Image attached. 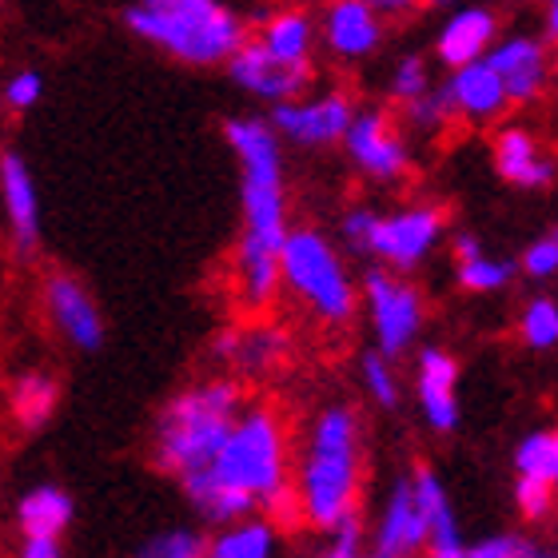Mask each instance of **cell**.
<instances>
[{
    "instance_id": "cell-6",
    "label": "cell",
    "mask_w": 558,
    "mask_h": 558,
    "mask_svg": "<svg viewBox=\"0 0 558 558\" xmlns=\"http://www.w3.org/2000/svg\"><path fill=\"white\" fill-rule=\"evenodd\" d=\"M211 475L259 502H268L276 490L288 487V478H283V430H279L276 415L271 411H247L244 418H235L232 435L211 463Z\"/></svg>"
},
{
    "instance_id": "cell-1",
    "label": "cell",
    "mask_w": 558,
    "mask_h": 558,
    "mask_svg": "<svg viewBox=\"0 0 558 558\" xmlns=\"http://www.w3.org/2000/svg\"><path fill=\"white\" fill-rule=\"evenodd\" d=\"M223 140L240 163L244 235L235 244V295L247 312H264L283 283L279 247L288 240V184H283V136L271 117H228Z\"/></svg>"
},
{
    "instance_id": "cell-31",
    "label": "cell",
    "mask_w": 558,
    "mask_h": 558,
    "mask_svg": "<svg viewBox=\"0 0 558 558\" xmlns=\"http://www.w3.org/2000/svg\"><path fill=\"white\" fill-rule=\"evenodd\" d=\"M363 384H367V391H372V399L379 408H396L399 403V384L387 351H367L363 355Z\"/></svg>"
},
{
    "instance_id": "cell-26",
    "label": "cell",
    "mask_w": 558,
    "mask_h": 558,
    "mask_svg": "<svg viewBox=\"0 0 558 558\" xmlns=\"http://www.w3.org/2000/svg\"><path fill=\"white\" fill-rule=\"evenodd\" d=\"M208 558H271V526L240 523L208 547Z\"/></svg>"
},
{
    "instance_id": "cell-25",
    "label": "cell",
    "mask_w": 558,
    "mask_h": 558,
    "mask_svg": "<svg viewBox=\"0 0 558 558\" xmlns=\"http://www.w3.org/2000/svg\"><path fill=\"white\" fill-rule=\"evenodd\" d=\"M454 264H459V288L478 291V295H487V291H502L514 276L511 259H495V256H487V252H475V256L454 259Z\"/></svg>"
},
{
    "instance_id": "cell-24",
    "label": "cell",
    "mask_w": 558,
    "mask_h": 558,
    "mask_svg": "<svg viewBox=\"0 0 558 558\" xmlns=\"http://www.w3.org/2000/svg\"><path fill=\"white\" fill-rule=\"evenodd\" d=\"M57 408V384L40 372H24L16 384H12V418L21 423L24 430H40L52 418Z\"/></svg>"
},
{
    "instance_id": "cell-15",
    "label": "cell",
    "mask_w": 558,
    "mask_h": 558,
    "mask_svg": "<svg viewBox=\"0 0 558 558\" xmlns=\"http://www.w3.org/2000/svg\"><path fill=\"white\" fill-rule=\"evenodd\" d=\"M0 199H4L12 252L33 256L36 244H40V196H36V180L24 156L12 148L0 156Z\"/></svg>"
},
{
    "instance_id": "cell-13",
    "label": "cell",
    "mask_w": 558,
    "mask_h": 558,
    "mask_svg": "<svg viewBox=\"0 0 558 558\" xmlns=\"http://www.w3.org/2000/svg\"><path fill=\"white\" fill-rule=\"evenodd\" d=\"M319 45L343 64H360L384 45V12L375 0H327L319 12Z\"/></svg>"
},
{
    "instance_id": "cell-35",
    "label": "cell",
    "mask_w": 558,
    "mask_h": 558,
    "mask_svg": "<svg viewBox=\"0 0 558 558\" xmlns=\"http://www.w3.org/2000/svg\"><path fill=\"white\" fill-rule=\"evenodd\" d=\"M523 271L531 279H550L558 276V232L538 235L535 244L523 252Z\"/></svg>"
},
{
    "instance_id": "cell-2",
    "label": "cell",
    "mask_w": 558,
    "mask_h": 558,
    "mask_svg": "<svg viewBox=\"0 0 558 558\" xmlns=\"http://www.w3.org/2000/svg\"><path fill=\"white\" fill-rule=\"evenodd\" d=\"M124 24L136 40L192 69H220L252 36V21L232 0H132Z\"/></svg>"
},
{
    "instance_id": "cell-8",
    "label": "cell",
    "mask_w": 558,
    "mask_h": 558,
    "mask_svg": "<svg viewBox=\"0 0 558 558\" xmlns=\"http://www.w3.org/2000/svg\"><path fill=\"white\" fill-rule=\"evenodd\" d=\"M363 300H367V315H372L375 339L379 351H387L391 360L415 343L418 327H423V300L411 288L408 279H399L391 268H372L363 276Z\"/></svg>"
},
{
    "instance_id": "cell-23",
    "label": "cell",
    "mask_w": 558,
    "mask_h": 558,
    "mask_svg": "<svg viewBox=\"0 0 558 558\" xmlns=\"http://www.w3.org/2000/svg\"><path fill=\"white\" fill-rule=\"evenodd\" d=\"M72 523V499L60 487L28 490L16 507V526L24 538H57Z\"/></svg>"
},
{
    "instance_id": "cell-29",
    "label": "cell",
    "mask_w": 558,
    "mask_h": 558,
    "mask_svg": "<svg viewBox=\"0 0 558 558\" xmlns=\"http://www.w3.org/2000/svg\"><path fill=\"white\" fill-rule=\"evenodd\" d=\"M519 336H523L526 348L535 351H547L558 343V303L547 300V295H538L523 307L519 315Z\"/></svg>"
},
{
    "instance_id": "cell-39",
    "label": "cell",
    "mask_w": 558,
    "mask_h": 558,
    "mask_svg": "<svg viewBox=\"0 0 558 558\" xmlns=\"http://www.w3.org/2000/svg\"><path fill=\"white\" fill-rule=\"evenodd\" d=\"M430 0H375V9L384 12V21H399V16H415L418 9H427Z\"/></svg>"
},
{
    "instance_id": "cell-19",
    "label": "cell",
    "mask_w": 558,
    "mask_h": 558,
    "mask_svg": "<svg viewBox=\"0 0 558 558\" xmlns=\"http://www.w3.org/2000/svg\"><path fill=\"white\" fill-rule=\"evenodd\" d=\"M495 168L507 184L526 187V192H538L555 180V156L523 124H507L495 132Z\"/></svg>"
},
{
    "instance_id": "cell-21",
    "label": "cell",
    "mask_w": 558,
    "mask_h": 558,
    "mask_svg": "<svg viewBox=\"0 0 558 558\" xmlns=\"http://www.w3.org/2000/svg\"><path fill=\"white\" fill-rule=\"evenodd\" d=\"M256 40L288 64H312L319 45V21H312V12L303 9H276L259 21Z\"/></svg>"
},
{
    "instance_id": "cell-37",
    "label": "cell",
    "mask_w": 558,
    "mask_h": 558,
    "mask_svg": "<svg viewBox=\"0 0 558 558\" xmlns=\"http://www.w3.org/2000/svg\"><path fill=\"white\" fill-rule=\"evenodd\" d=\"M324 558H363L360 555V514L348 511L331 526V547H327Z\"/></svg>"
},
{
    "instance_id": "cell-43",
    "label": "cell",
    "mask_w": 558,
    "mask_h": 558,
    "mask_svg": "<svg viewBox=\"0 0 558 558\" xmlns=\"http://www.w3.org/2000/svg\"><path fill=\"white\" fill-rule=\"evenodd\" d=\"M430 4H439V9H442V4H454V0H430Z\"/></svg>"
},
{
    "instance_id": "cell-40",
    "label": "cell",
    "mask_w": 558,
    "mask_h": 558,
    "mask_svg": "<svg viewBox=\"0 0 558 558\" xmlns=\"http://www.w3.org/2000/svg\"><path fill=\"white\" fill-rule=\"evenodd\" d=\"M16 558H60V543L57 538H24Z\"/></svg>"
},
{
    "instance_id": "cell-28",
    "label": "cell",
    "mask_w": 558,
    "mask_h": 558,
    "mask_svg": "<svg viewBox=\"0 0 558 558\" xmlns=\"http://www.w3.org/2000/svg\"><path fill=\"white\" fill-rule=\"evenodd\" d=\"M435 84H430V69H427V57H418V52H408V57L396 60V69H391V81H387V96L396 100L399 108L415 105L418 96H427Z\"/></svg>"
},
{
    "instance_id": "cell-41",
    "label": "cell",
    "mask_w": 558,
    "mask_h": 558,
    "mask_svg": "<svg viewBox=\"0 0 558 558\" xmlns=\"http://www.w3.org/2000/svg\"><path fill=\"white\" fill-rule=\"evenodd\" d=\"M543 33L558 45V0H543Z\"/></svg>"
},
{
    "instance_id": "cell-9",
    "label": "cell",
    "mask_w": 558,
    "mask_h": 558,
    "mask_svg": "<svg viewBox=\"0 0 558 558\" xmlns=\"http://www.w3.org/2000/svg\"><path fill=\"white\" fill-rule=\"evenodd\" d=\"M343 151H348L351 168L375 180V184H396L411 168L408 136L399 132V124L387 117L384 108H360L355 112Z\"/></svg>"
},
{
    "instance_id": "cell-38",
    "label": "cell",
    "mask_w": 558,
    "mask_h": 558,
    "mask_svg": "<svg viewBox=\"0 0 558 558\" xmlns=\"http://www.w3.org/2000/svg\"><path fill=\"white\" fill-rule=\"evenodd\" d=\"M523 555H526V543L514 535L487 538V543H478V547L466 550V558H523Z\"/></svg>"
},
{
    "instance_id": "cell-42",
    "label": "cell",
    "mask_w": 558,
    "mask_h": 558,
    "mask_svg": "<svg viewBox=\"0 0 558 558\" xmlns=\"http://www.w3.org/2000/svg\"><path fill=\"white\" fill-rule=\"evenodd\" d=\"M523 558H558L555 550H538V547H531V543H526V555Z\"/></svg>"
},
{
    "instance_id": "cell-7",
    "label": "cell",
    "mask_w": 558,
    "mask_h": 558,
    "mask_svg": "<svg viewBox=\"0 0 558 558\" xmlns=\"http://www.w3.org/2000/svg\"><path fill=\"white\" fill-rule=\"evenodd\" d=\"M355 100L343 88H319V93H307L288 100V105L271 108V124L283 136V144H295V148H336L343 144L351 132V120H355Z\"/></svg>"
},
{
    "instance_id": "cell-46",
    "label": "cell",
    "mask_w": 558,
    "mask_h": 558,
    "mask_svg": "<svg viewBox=\"0 0 558 558\" xmlns=\"http://www.w3.org/2000/svg\"><path fill=\"white\" fill-rule=\"evenodd\" d=\"M372 558H375V555H372Z\"/></svg>"
},
{
    "instance_id": "cell-16",
    "label": "cell",
    "mask_w": 558,
    "mask_h": 558,
    "mask_svg": "<svg viewBox=\"0 0 558 558\" xmlns=\"http://www.w3.org/2000/svg\"><path fill=\"white\" fill-rule=\"evenodd\" d=\"M495 40H499V16L487 4H463L435 33V60L442 69H463V64L487 60Z\"/></svg>"
},
{
    "instance_id": "cell-12",
    "label": "cell",
    "mask_w": 558,
    "mask_h": 558,
    "mask_svg": "<svg viewBox=\"0 0 558 558\" xmlns=\"http://www.w3.org/2000/svg\"><path fill=\"white\" fill-rule=\"evenodd\" d=\"M487 64L502 76L507 93H511V105H535L538 96L550 88V76H555L550 40L531 33L499 36L495 48L487 52Z\"/></svg>"
},
{
    "instance_id": "cell-44",
    "label": "cell",
    "mask_w": 558,
    "mask_h": 558,
    "mask_svg": "<svg viewBox=\"0 0 558 558\" xmlns=\"http://www.w3.org/2000/svg\"><path fill=\"white\" fill-rule=\"evenodd\" d=\"M252 4H271V0H252Z\"/></svg>"
},
{
    "instance_id": "cell-32",
    "label": "cell",
    "mask_w": 558,
    "mask_h": 558,
    "mask_svg": "<svg viewBox=\"0 0 558 558\" xmlns=\"http://www.w3.org/2000/svg\"><path fill=\"white\" fill-rule=\"evenodd\" d=\"M40 96H45V76L36 69L12 72L9 81H4V108L9 112H28V108L40 105Z\"/></svg>"
},
{
    "instance_id": "cell-11",
    "label": "cell",
    "mask_w": 558,
    "mask_h": 558,
    "mask_svg": "<svg viewBox=\"0 0 558 558\" xmlns=\"http://www.w3.org/2000/svg\"><path fill=\"white\" fill-rule=\"evenodd\" d=\"M223 69H228V76H232L240 93H247L252 100H264L271 108L288 105V100H295V96L312 88V64H288V60L271 57L256 36H247L244 48Z\"/></svg>"
},
{
    "instance_id": "cell-5",
    "label": "cell",
    "mask_w": 558,
    "mask_h": 558,
    "mask_svg": "<svg viewBox=\"0 0 558 558\" xmlns=\"http://www.w3.org/2000/svg\"><path fill=\"white\" fill-rule=\"evenodd\" d=\"M279 268H283V288L307 303L324 324H348L355 312V283L324 232L291 228L279 247Z\"/></svg>"
},
{
    "instance_id": "cell-20",
    "label": "cell",
    "mask_w": 558,
    "mask_h": 558,
    "mask_svg": "<svg viewBox=\"0 0 558 558\" xmlns=\"http://www.w3.org/2000/svg\"><path fill=\"white\" fill-rule=\"evenodd\" d=\"M454 384H459V363L447 351L427 348L418 355V408L435 430H454V423H459Z\"/></svg>"
},
{
    "instance_id": "cell-33",
    "label": "cell",
    "mask_w": 558,
    "mask_h": 558,
    "mask_svg": "<svg viewBox=\"0 0 558 558\" xmlns=\"http://www.w3.org/2000/svg\"><path fill=\"white\" fill-rule=\"evenodd\" d=\"M140 558H208V547L199 535L175 531V535H160L148 547H140Z\"/></svg>"
},
{
    "instance_id": "cell-18",
    "label": "cell",
    "mask_w": 558,
    "mask_h": 558,
    "mask_svg": "<svg viewBox=\"0 0 558 558\" xmlns=\"http://www.w3.org/2000/svg\"><path fill=\"white\" fill-rule=\"evenodd\" d=\"M430 543V514L423 511L415 478H403L391 490L379 535H375V558H411L418 547Z\"/></svg>"
},
{
    "instance_id": "cell-30",
    "label": "cell",
    "mask_w": 558,
    "mask_h": 558,
    "mask_svg": "<svg viewBox=\"0 0 558 558\" xmlns=\"http://www.w3.org/2000/svg\"><path fill=\"white\" fill-rule=\"evenodd\" d=\"M514 466H519V475L558 483V439L555 435H543V430L526 435L523 447L514 451Z\"/></svg>"
},
{
    "instance_id": "cell-17",
    "label": "cell",
    "mask_w": 558,
    "mask_h": 558,
    "mask_svg": "<svg viewBox=\"0 0 558 558\" xmlns=\"http://www.w3.org/2000/svg\"><path fill=\"white\" fill-rule=\"evenodd\" d=\"M45 307H48V319L60 327V336L69 339L72 348H81V351L100 348V339H105V319H100L93 295L84 291L81 279L48 276Z\"/></svg>"
},
{
    "instance_id": "cell-45",
    "label": "cell",
    "mask_w": 558,
    "mask_h": 558,
    "mask_svg": "<svg viewBox=\"0 0 558 558\" xmlns=\"http://www.w3.org/2000/svg\"><path fill=\"white\" fill-rule=\"evenodd\" d=\"M555 439H558V430H555Z\"/></svg>"
},
{
    "instance_id": "cell-10",
    "label": "cell",
    "mask_w": 558,
    "mask_h": 558,
    "mask_svg": "<svg viewBox=\"0 0 558 558\" xmlns=\"http://www.w3.org/2000/svg\"><path fill=\"white\" fill-rule=\"evenodd\" d=\"M442 235V211L435 204H411L391 216H379L367 244V256L387 264L391 271H415L435 252Z\"/></svg>"
},
{
    "instance_id": "cell-3",
    "label": "cell",
    "mask_w": 558,
    "mask_h": 558,
    "mask_svg": "<svg viewBox=\"0 0 558 558\" xmlns=\"http://www.w3.org/2000/svg\"><path fill=\"white\" fill-rule=\"evenodd\" d=\"M235 408H240V387L228 379L175 396L156 427V463L180 478L211 466L235 427Z\"/></svg>"
},
{
    "instance_id": "cell-4",
    "label": "cell",
    "mask_w": 558,
    "mask_h": 558,
    "mask_svg": "<svg viewBox=\"0 0 558 558\" xmlns=\"http://www.w3.org/2000/svg\"><path fill=\"white\" fill-rule=\"evenodd\" d=\"M355 490H360V427L348 408H327L315 423L300 471L307 523L331 531L343 514L355 511Z\"/></svg>"
},
{
    "instance_id": "cell-27",
    "label": "cell",
    "mask_w": 558,
    "mask_h": 558,
    "mask_svg": "<svg viewBox=\"0 0 558 558\" xmlns=\"http://www.w3.org/2000/svg\"><path fill=\"white\" fill-rule=\"evenodd\" d=\"M403 120H408V129L418 132V136H439L454 124V108H451V96L447 88H430L427 96H418L415 105L403 108Z\"/></svg>"
},
{
    "instance_id": "cell-22",
    "label": "cell",
    "mask_w": 558,
    "mask_h": 558,
    "mask_svg": "<svg viewBox=\"0 0 558 558\" xmlns=\"http://www.w3.org/2000/svg\"><path fill=\"white\" fill-rule=\"evenodd\" d=\"M184 490H187V499L196 502L211 523H235V519H244V514L259 502V499H252V495H244V490L220 483V478L211 475V466L184 475Z\"/></svg>"
},
{
    "instance_id": "cell-36",
    "label": "cell",
    "mask_w": 558,
    "mask_h": 558,
    "mask_svg": "<svg viewBox=\"0 0 558 558\" xmlns=\"http://www.w3.org/2000/svg\"><path fill=\"white\" fill-rule=\"evenodd\" d=\"M375 220H379V211H372V208H351L348 216L339 220V235H343V244H348L351 252L367 256V244H372Z\"/></svg>"
},
{
    "instance_id": "cell-14",
    "label": "cell",
    "mask_w": 558,
    "mask_h": 558,
    "mask_svg": "<svg viewBox=\"0 0 558 558\" xmlns=\"http://www.w3.org/2000/svg\"><path fill=\"white\" fill-rule=\"evenodd\" d=\"M442 88H447V96H451L454 117L463 120V124H475V129L499 124V120L507 117V108H514L507 84H502V76L490 69L487 60L451 69V76H447Z\"/></svg>"
},
{
    "instance_id": "cell-34",
    "label": "cell",
    "mask_w": 558,
    "mask_h": 558,
    "mask_svg": "<svg viewBox=\"0 0 558 558\" xmlns=\"http://www.w3.org/2000/svg\"><path fill=\"white\" fill-rule=\"evenodd\" d=\"M550 495H555V483H547V478L519 475V483H514V499H519V511L526 519H543L550 511Z\"/></svg>"
}]
</instances>
